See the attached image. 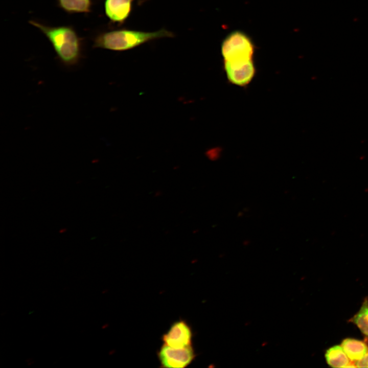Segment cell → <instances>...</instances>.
<instances>
[{
  "instance_id": "6da1fadb",
  "label": "cell",
  "mask_w": 368,
  "mask_h": 368,
  "mask_svg": "<svg viewBox=\"0 0 368 368\" xmlns=\"http://www.w3.org/2000/svg\"><path fill=\"white\" fill-rule=\"evenodd\" d=\"M29 22L46 36L62 63L66 66L78 63L81 57V40L72 28L47 26L34 20Z\"/></svg>"
},
{
  "instance_id": "7a4b0ae2",
  "label": "cell",
  "mask_w": 368,
  "mask_h": 368,
  "mask_svg": "<svg viewBox=\"0 0 368 368\" xmlns=\"http://www.w3.org/2000/svg\"><path fill=\"white\" fill-rule=\"evenodd\" d=\"M173 36L172 32L164 29L154 32L122 29L99 34L95 39L94 47L116 51H123L151 40Z\"/></svg>"
},
{
  "instance_id": "3957f363",
  "label": "cell",
  "mask_w": 368,
  "mask_h": 368,
  "mask_svg": "<svg viewBox=\"0 0 368 368\" xmlns=\"http://www.w3.org/2000/svg\"><path fill=\"white\" fill-rule=\"evenodd\" d=\"M254 45L244 33L236 31L229 34L221 45L224 65H237L252 60Z\"/></svg>"
},
{
  "instance_id": "277c9868",
  "label": "cell",
  "mask_w": 368,
  "mask_h": 368,
  "mask_svg": "<svg viewBox=\"0 0 368 368\" xmlns=\"http://www.w3.org/2000/svg\"><path fill=\"white\" fill-rule=\"evenodd\" d=\"M158 357L162 367L182 368L192 362L195 354L192 346L174 348L164 344L158 351Z\"/></svg>"
},
{
  "instance_id": "5b68a950",
  "label": "cell",
  "mask_w": 368,
  "mask_h": 368,
  "mask_svg": "<svg viewBox=\"0 0 368 368\" xmlns=\"http://www.w3.org/2000/svg\"><path fill=\"white\" fill-rule=\"evenodd\" d=\"M192 330L183 320L174 323L162 337L164 344L174 348H182L192 346Z\"/></svg>"
},
{
  "instance_id": "8992f818",
  "label": "cell",
  "mask_w": 368,
  "mask_h": 368,
  "mask_svg": "<svg viewBox=\"0 0 368 368\" xmlns=\"http://www.w3.org/2000/svg\"><path fill=\"white\" fill-rule=\"evenodd\" d=\"M229 82L240 86L248 85L253 79L256 69L252 61L238 65H224Z\"/></svg>"
},
{
  "instance_id": "52a82bcc",
  "label": "cell",
  "mask_w": 368,
  "mask_h": 368,
  "mask_svg": "<svg viewBox=\"0 0 368 368\" xmlns=\"http://www.w3.org/2000/svg\"><path fill=\"white\" fill-rule=\"evenodd\" d=\"M133 0H105V12L112 22L122 24L130 14Z\"/></svg>"
},
{
  "instance_id": "ba28073f",
  "label": "cell",
  "mask_w": 368,
  "mask_h": 368,
  "mask_svg": "<svg viewBox=\"0 0 368 368\" xmlns=\"http://www.w3.org/2000/svg\"><path fill=\"white\" fill-rule=\"evenodd\" d=\"M341 346L351 361L361 359L368 352V347L365 343L353 338L345 339Z\"/></svg>"
},
{
  "instance_id": "9c48e42d",
  "label": "cell",
  "mask_w": 368,
  "mask_h": 368,
  "mask_svg": "<svg viewBox=\"0 0 368 368\" xmlns=\"http://www.w3.org/2000/svg\"><path fill=\"white\" fill-rule=\"evenodd\" d=\"M328 364L333 367H348L350 362L341 346H334L325 354Z\"/></svg>"
},
{
  "instance_id": "30bf717a",
  "label": "cell",
  "mask_w": 368,
  "mask_h": 368,
  "mask_svg": "<svg viewBox=\"0 0 368 368\" xmlns=\"http://www.w3.org/2000/svg\"><path fill=\"white\" fill-rule=\"evenodd\" d=\"M59 7L70 13H89L91 7V0H57Z\"/></svg>"
},
{
  "instance_id": "8fae6325",
  "label": "cell",
  "mask_w": 368,
  "mask_h": 368,
  "mask_svg": "<svg viewBox=\"0 0 368 368\" xmlns=\"http://www.w3.org/2000/svg\"><path fill=\"white\" fill-rule=\"evenodd\" d=\"M352 321L364 335L368 336V300L365 299L359 312L353 317Z\"/></svg>"
},
{
  "instance_id": "7c38bea8",
  "label": "cell",
  "mask_w": 368,
  "mask_h": 368,
  "mask_svg": "<svg viewBox=\"0 0 368 368\" xmlns=\"http://www.w3.org/2000/svg\"><path fill=\"white\" fill-rule=\"evenodd\" d=\"M356 364V367H368V352L361 359L358 360Z\"/></svg>"
}]
</instances>
